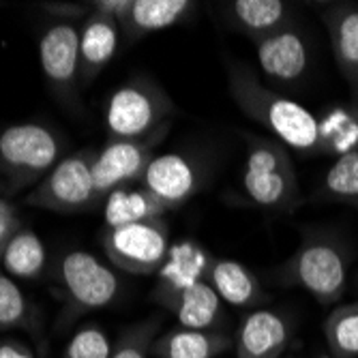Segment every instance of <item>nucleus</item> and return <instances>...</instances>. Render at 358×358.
I'll use <instances>...</instances> for the list:
<instances>
[{
  "mask_svg": "<svg viewBox=\"0 0 358 358\" xmlns=\"http://www.w3.org/2000/svg\"><path fill=\"white\" fill-rule=\"evenodd\" d=\"M225 76L236 108L247 118L271 131L283 146L301 155H317L327 150L322 122L305 106L268 88L253 69L238 60H225Z\"/></svg>",
  "mask_w": 358,
  "mask_h": 358,
  "instance_id": "obj_1",
  "label": "nucleus"
},
{
  "mask_svg": "<svg viewBox=\"0 0 358 358\" xmlns=\"http://www.w3.org/2000/svg\"><path fill=\"white\" fill-rule=\"evenodd\" d=\"M198 245H174L166 266L159 271V281L152 289V301L170 311L178 327L215 329L223 317V303L215 289L198 275Z\"/></svg>",
  "mask_w": 358,
  "mask_h": 358,
  "instance_id": "obj_2",
  "label": "nucleus"
},
{
  "mask_svg": "<svg viewBox=\"0 0 358 358\" xmlns=\"http://www.w3.org/2000/svg\"><path fill=\"white\" fill-rule=\"evenodd\" d=\"M67 142L41 122H15L0 131V176L9 198L37 187L64 157Z\"/></svg>",
  "mask_w": 358,
  "mask_h": 358,
  "instance_id": "obj_3",
  "label": "nucleus"
},
{
  "mask_svg": "<svg viewBox=\"0 0 358 358\" xmlns=\"http://www.w3.org/2000/svg\"><path fill=\"white\" fill-rule=\"evenodd\" d=\"M56 285L62 303L58 315L60 329L71 327L90 311L110 307L120 294V279L114 266L82 249L67 251L58 259Z\"/></svg>",
  "mask_w": 358,
  "mask_h": 358,
  "instance_id": "obj_4",
  "label": "nucleus"
},
{
  "mask_svg": "<svg viewBox=\"0 0 358 358\" xmlns=\"http://www.w3.org/2000/svg\"><path fill=\"white\" fill-rule=\"evenodd\" d=\"M243 189L249 202L257 208H296L301 204V187L289 148L273 138L247 136Z\"/></svg>",
  "mask_w": 358,
  "mask_h": 358,
  "instance_id": "obj_5",
  "label": "nucleus"
},
{
  "mask_svg": "<svg viewBox=\"0 0 358 358\" xmlns=\"http://www.w3.org/2000/svg\"><path fill=\"white\" fill-rule=\"evenodd\" d=\"M176 103L150 76H134L120 84L108 101L106 127L110 140H134L172 122Z\"/></svg>",
  "mask_w": 358,
  "mask_h": 358,
  "instance_id": "obj_6",
  "label": "nucleus"
},
{
  "mask_svg": "<svg viewBox=\"0 0 358 358\" xmlns=\"http://www.w3.org/2000/svg\"><path fill=\"white\" fill-rule=\"evenodd\" d=\"M273 275L285 285L303 287L320 305H333L348 285V257L331 241L309 238Z\"/></svg>",
  "mask_w": 358,
  "mask_h": 358,
  "instance_id": "obj_7",
  "label": "nucleus"
},
{
  "mask_svg": "<svg viewBox=\"0 0 358 358\" xmlns=\"http://www.w3.org/2000/svg\"><path fill=\"white\" fill-rule=\"evenodd\" d=\"M94 155V148H82L64 155L58 166L37 187L28 191L24 202L32 208L58 215H80L92 210L101 202L92 178Z\"/></svg>",
  "mask_w": 358,
  "mask_h": 358,
  "instance_id": "obj_8",
  "label": "nucleus"
},
{
  "mask_svg": "<svg viewBox=\"0 0 358 358\" xmlns=\"http://www.w3.org/2000/svg\"><path fill=\"white\" fill-rule=\"evenodd\" d=\"M103 251L110 264L122 273L142 277L159 275L172 251L170 227L164 219L108 227Z\"/></svg>",
  "mask_w": 358,
  "mask_h": 358,
  "instance_id": "obj_9",
  "label": "nucleus"
},
{
  "mask_svg": "<svg viewBox=\"0 0 358 358\" xmlns=\"http://www.w3.org/2000/svg\"><path fill=\"white\" fill-rule=\"evenodd\" d=\"M39 60L54 99L67 110L80 106V24L54 20L41 32Z\"/></svg>",
  "mask_w": 358,
  "mask_h": 358,
  "instance_id": "obj_10",
  "label": "nucleus"
},
{
  "mask_svg": "<svg viewBox=\"0 0 358 358\" xmlns=\"http://www.w3.org/2000/svg\"><path fill=\"white\" fill-rule=\"evenodd\" d=\"M172 122L159 127L157 131L134 138V140H108V144L96 150L92 161V178L96 195L103 200L120 187L140 185L150 161L157 157L159 146L170 134Z\"/></svg>",
  "mask_w": 358,
  "mask_h": 358,
  "instance_id": "obj_11",
  "label": "nucleus"
},
{
  "mask_svg": "<svg viewBox=\"0 0 358 358\" xmlns=\"http://www.w3.org/2000/svg\"><path fill=\"white\" fill-rule=\"evenodd\" d=\"M206 178L208 168L202 157L189 152H168L157 155L150 161L140 185L174 210L195 198Z\"/></svg>",
  "mask_w": 358,
  "mask_h": 358,
  "instance_id": "obj_12",
  "label": "nucleus"
},
{
  "mask_svg": "<svg viewBox=\"0 0 358 358\" xmlns=\"http://www.w3.org/2000/svg\"><path fill=\"white\" fill-rule=\"evenodd\" d=\"M259 69L268 80L289 84L299 82L309 67V50L301 32L285 24L268 35L251 39Z\"/></svg>",
  "mask_w": 358,
  "mask_h": 358,
  "instance_id": "obj_13",
  "label": "nucleus"
},
{
  "mask_svg": "<svg viewBox=\"0 0 358 358\" xmlns=\"http://www.w3.org/2000/svg\"><path fill=\"white\" fill-rule=\"evenodd\" d=\"M200 279H204L221 303L232 307H253L266 301L264 287L259 279L238 259L230 257H215L200 251Z\"/></svg>",
  "mask_w": 358,
  "mask_h": 358,
  "instance_id": "obj_14",
  "label": "nucleus"
},
{
  "mask_svg": "<svg viewBox=\"0 0 358 358\" xmlns=\"http://www.w3.org/2000/svg\"><path fill=\"white\" fill-rule=\"evenodd\" d=\"M289 324L268 309H255L243 317L234 337L236 358H285Z\"/></svg>",
  "mask_w": 358,
  "mask_h": 358,
  "instance_id": "obj_15",
  "label": "nucleus"
},
{
  "mask_svg": "<svg viewBox=\"0 0 358 358\" xmlns=\"http://www.w3.org/2000/svg\"><path fill=\"white\" fill-rule=\"evenodd\" d=\"M327 24L337 69L350 88L352 106L358 108V5L337 3L322 13Z\"/></svg>",
  "mask_w": 358,
  "mask_h": 358,
  "instance_id": "obj_16",
  "label": "nucleus"
},
{
  "mask_svg": "<svg viewBox=\"0 0 358 358\" xmlns=\"http://www.w3.org/2000/svg\"><path fill=\"white\" fill-rule=\"evenodd\" d=\"M120 26L114 17L90 11L80 22V84L88 86L114 58L120 43Z\"/></svg>",
  "mask_w": 358,
  "mask_h": 358,
  "instance_id": "obj_17",
  "label": "nucleus"
},
{
  "mask_svg": "<svg viewBox=\"0 0 358 358\" xmlns=\"http://www.w3.org/2000/svg\"><path fill=\"white\" fill-rule=\"evenodd\" d=\"M195 3L189 0H131L127 13L118 22L120 35L127 43L140 41L152 32L176 26L187 13H191Z\"/></svg>",
  "mask_w": 358,
  "mask_h": 358,
  "instance_id": "obj_18",
  "label": "nucleus"
},
{
  "mask_svg": "<svg viewBox=\"0 0 358 358\" xmlns=\"http://www.w3.org/2000/svg\"><path fill=\"white\" fill-rule=\"evenodd\" d=\"M234 339L217 329H168L152 343L155 358H217L232 350Z\"/></svg>",
  "mask_w": 358,
  "mask_h": 358,
  "instance_id": "obj_19",
  "label": "nucleus"
},
{
  "mask_svg": "<svg viewBox=\"0 0 358 358\" xmlns=\"http://www.w3.org/2000/svg\"><path fill=\"white\" fill-rule=\"evenodd\" d=\"M170 208L159 198L142 187V185H129L112 191L106 198V223L108 227L131 225L152 219H164Z\"/></svg>",
  "mask_w": 358,
  "mask_h": 358,
  "instance_id": "obj_20",
  "label": "nucleus"
},
{
  "mask_svg": "<svg viewBox=\"0 0 358 358\" xmlns=\"http://www.w3.org/2000/svg\"><path fill=\"white\" fill-rule=\"evenodd\" d=\"M0 264L11 279H39L48 264V253L43 241L35 230L22 227V230L7 243Z\"/></svg>",
  "mask_w": 358,
  "mask_h": 358,
  "instance_id": "obj_21",
  "label": "nucleus"
},
{
  "mask_svg": "<svg viewBox=\"0 0 358 358\" xmlns=\"http://www.w3.org/2000/svg\"><path fill=\"white\" fill-rule=\"evenodd\" d=\"M230 13L249 39L268 35L289 24V5L281 0H236L230 5Z\"/></svg>",
  "mask_w": 358,
  "mask_h": 358,
  "instance_id": "obj_22",
  "label": "nucleus"
},
{
  "mask_svg": "<svg viewBox=\"0 0 358 358\" xmlns=\"http://www.w3.org/2000/svg\"><path fill=\"white\" fill-rule=\"evenodd\" d=\"M41 331V315L20 285L0 271V333L7 331Z\"/></svg>",
  "mask_w": 358,
  "mask_h": 358,
  "instance_id": "obj_23",
  "label": "nucleus"
},
{
  "mask_svg": "<svg viewBox=\"0 0 358 358\" xmlns=\"http://www.w3.org/2000/svg\"><path fill=\"white\" fill-rule=\"evenodd\" d=\"M317 200L358 208V150L341 152L337 157L320 182Z\"/></svg>",
  "mask_w": 358,
  "mask_h": 358,
  "instance_id": "obj_24",
  "label": "nucleus"
},
{
  "mask_svg": "<svg viewBox=\"0 0 358 358\" xmlns=\"http://www.w3.org/2000/svg\"><path fill=\"white\" fill-rule=\"evenodd\" d=\"M331 356L335 358H358V303L339 305L324 322Z\"/></svg>",
  "mask_w": 358,
  "mask_h": 358,
  "instance_id": "obj_25",
  "label": "nucleus"
},
{
  "mask_svg": "<svg viewBox=\"0 0 358 358\" xmlns=\"http://www.w3.org/2000/svg\"><path fill=\"white\" fill-rule=\"evenodd\" d=\"M159 333H161L159 317H148L144 322L134 324L112 345L110 358H150L152 343L159 337Z\"/></svg>",
  "mask_w": 358,
  "mask_h": 358,
  "instance_id": "obj_26",
  "label": "nucleus"
},
{
  "mask_svg": "<svg viewBox=\"0 0 358 358\" xmlns=\"http://www.w3.org/2000/svg\"><path fill=\"white\" fill-rule=\"evenodd\" d=\"M112 343L99 324L82 327L62 350V358H110Z\"/></svg>",
  "mask_w": 358,
  "mask_h": 358,
  "instance_id": "obj_27",
  "label": "nucleus"
},
{
  "mask_svg": "<svg viewBox=\"0 0 358 358\" xmlns=\"http://www.w3.org/2000/svg\"><path fill=\"white\" fill-rule=\"evenodd\" d=\"M22 221L17 217V210L9 198H0V257L7 247V243L22 230Z\"/></svg>",
  "mask_w": 358,
  "mask_h": 358,
  "instance_id": "obj_28",
  "label": "nucleus"
},
{
  "mask_svg": "<svg viewBox=\"0 0 358 358\" xmlns=\"http://www.w3.org/2000/svg\"><path fill=\"white\" fill-rule=\"evenodd\" d=\"M0 358H37L30 345H26L20 339L7 337L0 339Z\"/></svg>",
  "mask_w": 358,
  "mask_h": 358,
  "instance_id": "obj_29",
  "label": "nucleus"
},
{
  "mask_svg": "<svg viewBox=\"0 0 358 358\" xmlns=\"http://www.w3.org/2000/svg\"><path fill=\"white\" fill-rule=\"evenodd\" d=\"M129 3H131V0H94V3H90V7L94 11L106 13V15L114 17L116 22H120L129 9Z\"/></svg>",
  "mask_w": 358,
  "mask_h": 358,
  "instance_id": "obj_30",
  "label": "nucleus"
},
{
  "mask_svg": "<svg viewBox=\"0 0 358 358\" xmlns=\"http://www.w3.org/2000/svg\"><path fill=\"white\" fill-rule=\"evenodd\" d=\"M0 198H9V189L3 178H0Z\"/></svg>",
  "mask_w": 358,
  "mask_h": 358,
  "instance_id": "obj_31",
  "label": "nucleus"
},
{
  "mask_svg": "<svg viewBox=\"0 0 358 358\" xmlns=\"http://www.w3.org/2000/svg\"><path fill=\"white\" fill-rule=\"evenodd\" d=\"M285 358H294V356H285Z\"/></svg>",
  "mask_w": 358,
  "mask_h": 358,
  "instance_id": "obj_32",
  "label": "nucleus"
}]
</instances>
